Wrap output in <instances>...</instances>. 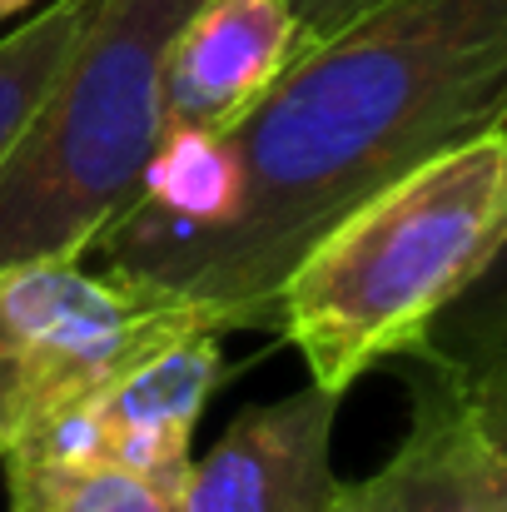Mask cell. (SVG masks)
Wrapping results in <instances>:
<instances>
[{"instance_id": "13", "label": "cell", "mask_w": 507, "mask_h": 512, "mask_svg": "<svg viewBox=\"0 0 507 512\" xmlns=\"http://www.w3.org/2000/svg\"><path fill=\"white\" fill-rule=\"evenodd\" d=\"M368 5H378V0H289V10L299 20V50L314 45V40H324V35H334L338 25H348Z\"/></svg>"}, {"instance_id": "5", "label": "cell", "mask_w": 507, "mask_h": 512, "mask_svg": "<svg viewBox=\"0 0 507 512\" xmlns=\"http://www.w3.org/2000/svg\"><path fill=\"white\" fill-rule=\"evenodd\" d=\"M219 378V334H189L115 378L110 388H100L95 398H85L80 408H70L65 418H55L50 428H40L35 438L15 443L10 453L70 468H120L165 493H179L194 463V423Z\"/></svg>"}, {"instance_id": "8", "label": "cell", "mask_w": 507, "mask_h": 512, "mask_svg": "<svg viewBox=\"0 0 507 512\" xmlns=\"http://www.w3.org/2000/svg\"><path fill=\"white\" fill-rule=\"evenodd\" d=\"M403 363L413 383L408 433L378 473L343 483L334 512H503L493 468L468 428L458 378L423 358Z\"/></svg>"}, {"instance_id": "4", "label": "cell", "mask_w": 507, "mask_h": 512, "mask_svg": "<svg viewBox=\"0 0 507 512\" xmlns=\"http://www.w3.org/2000/svg\"><path fill=\"white\" fill-rule=\"evenodd\" d=\"M189 334L219 329L189 299L85 259L0 274V453Z\"/></svg>"}, {"instance_id": "12", "label": "cell", "mask_w": 507, "mask_h": 512, "mask_svg": "<svg viewBox=\"0 0 507 512\" xmlns=\"http://www.w3.org/2000/svg\"><path fill=\"white\" fill-rule=\"evenodd\" d=\"M458 393H463V413H468V428L493 468V483H498V498L507 512V358L458 378Z\"/></svg>"}, {"instance_id": "11", "label": "cell", "mask_w": 507, "mask_h": 512, "mask_svg": "<svg viewBox=\"0 0 507 512\" xmlns=\"http://www.w3.org/2000/svg\"><path fill=\"white\" fill-rule=\"evenodd\" d=\"M413 358H423L453 378H468V373L507 358V239L488 259V269L433 319V329L423 334Z\"/></svg>"}, {"instance_id": "7", "label": "cell", "mask_w": 507, "mask_h": 512, "mask_svg": "<svg viewBox=\"0 0 507 512\" xmlns=\"http://www.w3.org/2000/svg\"><path fill=\"white\" fill-rule=\"evenodd\" d=\"M299 55L289 0H199L174 30L160 80L165 135H224Z\"/></svg>"}, {"instance_id": "1", "label": "cell", "mask_w": 507, "mask_h": 512, "mask_svg": "<svg viewBox=\"0 0 507 512\" xmlns=\"http://www.w3.org/2000/svg\"><path fill=\"white\" fill-rule=\"evenodd\" d=\"M503 125L507 0H378L304 45L224 135H165L95 254L219 334H274L279 284L334 219Z\"/></svg>"}, {"instance_id": "9", "label": "cell", "mask_w": 507, "mask_h": 512, "mask_svg": "<svg viewBox=\"0 0 507 512\" xmlns=\"http://www.w3.org/2000/svg\"><path fill=\"white\" fill-rule=\"evenodd\" d=\"M95 10L100 0H50L15 30H0V160L10 155L35 105L70 65Z\"/></svg>"}, {"instance_id": "2", "label": "cell", "mask_w": 507, "mask_h": 512, "mask_svg": "<svg viewBox=\"0 0 507 512\" xmlns=\"http://www.w3.org/2000/svg\"><path fill=\"white\" fill-rule=\"evenodd\" d=\"M507 239V125L488 130L334 219L289 269L274 334L309 383L348 393L368 368L418 353L433 319Z\"/></svg>"}, {"instance_id": "3", "label": "cell", "mask_w": 507, "mask_h": 512, "mask_svg": "<svg viewBox=\"0 0 507 512\" xmlns=\"http://www.w3.org/2000/svg\"><path fill=\"white\" fill-rule=\"evenodd\" d=\"M199 0H100L85 40L0 160V274L75 264L140 199L165 145L160 80Z\"/></svg>"}, {"instance_id": "10", "label": "cell", "mask_w": 507, "mask_h": 512, "mask_svg": "<svg viewBox=\"0 0 507 512\" xmlns=\"http://www.w3.org/2000/svg\"><path fill=\"white\" fill-rule=\"evenodd\" d=\"M0 468L10 512H179L174 493L120 468H70L25 453H5Z\"/></svg>"}, {"instance_id": "6", "label": "cell", "mask_w": 507, "mask_h": 512, "mask_svg": "<svg viewBox=\"0 0 507 512\" xmlns=\"http://www.w3.org/2000/svg\"><path fill=\"white\" fill-rule=\"evenodd\" d=\"M338 393L309 383L274 403H249L219 443L189 463L179 512H334L343 478L334 473Z\"/></svg>"}, {"instance_id": "14", "label": "cell", "mask_w": 507, "mask_h": 512, "mask_svg": "<svg viewBox=\"0 0 507 512\" xmlns=\"http://www.w3.org/2000/svg\"><path fill=\"white\" fill-rule=\"evenodd\" d=\"M30 5H35V0H0V30H5L20 10H30Z\"/></svg>"}]
</instances>
